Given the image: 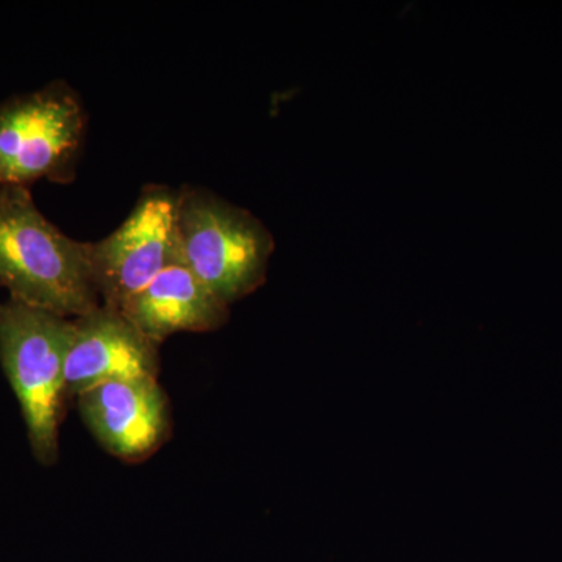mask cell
<instances>
[{
	"mask_svg": "<svg viewBox=\"0 0 562 562\" xmlns=\"http://www.w3.org/2000/svg\"><path fill=\"white\" fill-rule=\"evenodd\" d=\"M0 288L13 301L68 319L102 305L90 243L55 227L36 206L31 188H0Z\"/></svg>",
	"mask_w": 562,
	"mask_h": 562,
	"instance_id": "obj_1",
	"label": "cell"
},
{
	"mask_svg": "<svg viewBox=\"0 0 562 562\" xmlns=\"http://www.w3.org/2000/svg\"><path fill=\"white\" fill-rule=\"evenodd\" d=\"M72 319L13 299L0 302V364L20 402L33 457L54 464L65 417Z\"/></svg>",
	"mask_w": 562,
	"mask_h": 562,
	"instance_id": "obj_2",
	"label": "cell"
},
{
	"mask_svg": "<svg viewBox=\"0 0 562 562\" xmlns=\"http://www.w3.org/2000/svg\"><path fill=\"white\" fill-rule=\"evenodd\" d=\"M177 241L181 265L228 306L265 283L276 249L250 211L191 184L179 190Z\"/></svg>",
	"mask_w": 562,
	"mask_h": 562,
	"instance_id": "obj_3",
	"label": "cell"
},
{
	"mask_svg": "<svg viewBox=\"0 0 562 562\" xmlns=\"http://www.w3.org/2000/svg\"><path fill=\"white\" fill-rule=\"evenodd\" d=\"M88 116L66 81L0 103V188L76 180Z\"/></svg>",
	"mask_w": 562,
	"mask_h": 562,
	"instance_id": "obj_4",
	"label": "cell"
},
{
	"mask_svg": "<svg viewBox=\"0 0 562 562\" xmlns=\"http://www.w3.org/2000/svg\"><path fill=\"white\" fill-rule=\"evenodd\" d=\"M179 190L149 184L127 220L98 243H90L95 290L106 308L121 312L133 295L179 261Z\"/></svg>",
	"mask_w": 562,
	"mask_h": 562,
	"instance_id": "obj_5",
	"label": "cell"
},
{
	"mask_svg": "<svg viewBox=\"0 0 562 562\" xmlns=\"http://www.w3.org/2000/svg\"><path fill=\"white\" fill-rule=\"evenodd\" d=\"M77 402L92 436L120 460H144L168 438V398L154 376L98 384Z\"/></svg>",
	"mask_w": 562,
	"mask_h": 562,
	"instance_id": "obj_6",
	"label": "cell"
},
{
	"mask_svg": "<svg viewBox=\"0 0 562 562\" xmlns=\"http://www.w3.org/2000/svg\"><path fill=\"white\" fill-rule=\"evenodd\" d=\"M160 347L116 310L99 305L72 319L66 358L68 397L113 380L140 379L160 372Z\"/></svg>",
	"mask_w": 562,
	"mask_h": 562,
	"instance_id": "obj_7",
	"label": "cell"
},
{
	"mask_svg": "<svg viewBox=\"0 0 562 562\" xmlns=\"http://www.w3.org/2000/svg\"><path fill=\"white\" fill-rule=\"evenodd\" d=\"M121 313L160 347L177 333L217 330L228 319V305L177 261L133 295Z\"/></svg>",
	"mask_w": 562,
	"mask_h": 562,
	"instance_id": "obj_8",
	"label": "cell"
}]
</instances>
